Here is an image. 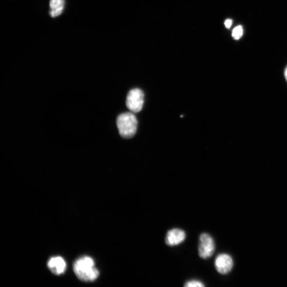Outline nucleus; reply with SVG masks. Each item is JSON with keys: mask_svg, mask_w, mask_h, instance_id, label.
<instances>
[{"mask_svg": "<svg viewBox=\"0 0 287 287\" xmlns=\"http://www.w3.org/2000/svg\"><path fill=\"white\" fill-rule=\"evenodd\" d=\"M243 35V29L242 26H238L233 29L232 36L236 40L240 39Z\"/></svg>", "mask_w": 287, "mask_h": 287, "instance_id": "9", "label": "nucleus"}, {"mask_svg": "<svg viewBox=\"0 0 287 287\" xmlns=\"http://www.w3.org/2000/svg\"><path fill=\"white\" fill-rule=\"evenodd\" d=\"M232 21L231 20H227L225 22V26L227 28H230L232 25Z\"/></svg>", "mask_w": 287, "mask_h": 287, "instance_id": "11", "label": "nucleus"}, {"mask_svg": "<svg viewBox=\"0 0 287 287\" xmlns=\"http://www.w3.org/2000/svg\"><path fill=\"white\" fill-rule=\"evenodd\" d=\"M214 266L217 271L221 274L229 273L234 266V261L227 254H220L215 259Z\"/></svg>", "mask_w": 287, "mask_h": 287, "instance_id": "5", "label": "nucleus"}, {"mask_svg": "<svg viewBox=\"0 0 287 287\" xmlns=\"http://www.w3.org/2000/svg\"><path fill=\"white\" fill-rule=\"evenodd\" d=\"M144 102V94L141 89L135 88L131 90L127 95L126 105L128 108L134 113L140 112Z\"/></svg>", "mask_w": 287, "mask_h": 287, "instance_id": "4", "label": "nucleus"}, {"mask_svg": "<svg viewBox=\"0 0 287 287\" xmlns=\"http://www.w3.org/2000/svg\"><path fill=\"white\" fill-rule=\"evenodd\" d=\"M64 0H50V15L52 18L57 17L61 15L64 8Z\"/></svg>", "mask_w": 287, "mask_h": 287, "instance_id": "8", "label": "nucleus"}, {"mask_svg": "<svg viewBox=\"0 0 287 287\" xmlns=\"http://www.w3.org/2000/svg\"><path fill=\"white\" fill-rule=\"evenodd\" d=\"M215 249V244L212 237L203 233L200 236L198 247L199 255L201 259H207L213 255Z\"/></svg>", "mask_w": 287, "mask_h": 287, "instance_id": "3", "label": "nucleus"}, {"mask_svg": "<svg viewBox=\"0 0 287 287\" xmlns=\"http://www.w3.org/2000/svg\"><path fill=\"white\" fill-rule=\"evenodd\" d=\"M184 286L186 287H205V285L199 280H192L188 281L185 283Z\"/></svg>", "mask_w": 287, "mask_h": 287, "instance_id": "10", "label": "nucleus"}, {"mask_svg": "<svg viewBox=\"0 0 287 287\" xmlns=\"http://www.w3.org/2000/svg\"><path fill=\"white\" fill-rule=\"evenodd\" d=\"M48 267L55 274L60 275L63 273L66 270V263L62 257H53L47 263Z\"/></svg>", "mask_w": 287, "mask_h": 287, "instance_id": "7", "label": "nucleus"}, {"mask_svg": "<svg viewBox=\"0 0 287 287\" xmlns=\"http://www.w3.org/2000/svg\"><path fill=\"white\" fill-rule=\"evenodd\" d=\"M186 238V232L181 229L173 228L166 233L165 242L169 246H176L183 243Z\"/></svg>", "mask_w": 287, "mask_h": 287, "instance_id": "6", "label": "nucleus"}, {"mask_svg": "<svg viewBox=\"0 0 287 287\" xmlns=\"http://www.w3.org/2000/svg\"><path fill=\"white\" fill-rule=\"evenodd\" d=\"M117 124L120 135L123 138L130 139L136 133L138 122L132 113L126 112L119 116Z\"/></svg>", "mask_w": 287, "mask_h": 287, "instance_id": "2", "label": "nucleus"}, {"mask_svg": "<svg viewBox=\"0 0 287 287\" xmlns=\"http://www.w3.org/2000/svg\"><path fill=\"white\" fill-rule=\"evenodd\" d=\"M285 79L286 80V81L287 82V67H286V68L285 69Z\"/></svg>", "mask_w": 287, "mask_h": 287, "instance_id": "12", "label": "nucleus"}, {"mask_svg": "<svg viewBox=\"0 0 287 287\" xmlns=\"http://www.w3.org/2000/svg\"><path fill=\"white\" fill-rule=\"evenodd\" d=\"M76 276L83 282H92L99 276L94 261L91 257L83 256L77 259L74 264Z\"/></svg>", "mask_w": 287, "mask_h": 287, "instance_id": "1", "label": "nucleus"}]
</instances>
